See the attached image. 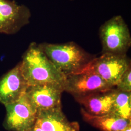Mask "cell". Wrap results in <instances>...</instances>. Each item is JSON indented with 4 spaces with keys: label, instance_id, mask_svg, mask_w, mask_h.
<instances>
[{
    "label": "cell",
    "instance_id": "14",
    "mask_svg": "<svg viewBox=\"0 0 131 131\" xmlns=\"http://www.w3.org/2000/svg\"><path fill=\"white\" fill-rule=\"evenodd\" d=\"M116 86L118 90L127 92H131V66L122 75Z\"/></svg>",
    "mask_w": 131,
    "mask_h": 131
},
{
    "label": "cell",
    "instance_id": "3",
    "mask_svg": "<svg viewBox=\"0 0 131 131\" xmlns=\"http://www.w3.org/2000/svg\"><path fill=\"white\" fill-rule=\"evenodd\" d=\"M102 54H126L131 45L130 30L121 16L108 19L99 29Z\"/></svg>",
    "mask_w": 131,
    "mask_h": 131
},
{
    "label": "cell",
    "instance_id": "15",
    "mask_svg": "<svg viewBox=\"0 0 131 131\" xmlns=\"http://www.w3.org/2000/svg\"><path fill=\"white\" fill-rule=\"evenodd\" d=\"M29 131H43V130L36 123H35L33 127Z\"/></svg>",
    "mask_w": 131,
    "mask_h": 131
},
{
    "label": "cell",
    "instance_id": "4",
    "mask_svg": "<svg viewBox=\"0 0 131 131\" xmlns=\"http://www.w3.org/2000/svg\"><path fill=\"white\" fill-rule=\"evenodd\" d=\"M130 66L126 54L104 53L98 57H94L81 70L92 71L108 84L115 87L122 75Z\"/></svg>",
    "mask_w": 131,
    "mask_h": 131
},
{
    "label": "cell",
    "instance_id": "1",
    "mask_svg": "<svg viewBox=\"0 0 131 131\" xmlns=\"http://www.w3.org/2000/svg\"><path fill=\"white\" fill-rule=\"evenodd\" d=\"M19 64L28 87L52 84L64 89L66 77L56 68L36 43H32L30 45Z\"/></svg>",
    "mask_w": 131,
    "mask_h": 131
},
{
    "label": "cell",
    "instance_id": "13",
    "mask_svg": "<svg viewBox=\"0 0 131 131\" xmlns=\"http://www.w3.org/2000/svg\"><path fill=\"white\" fill-rule=\"evenodd\" d=\"M111 114L131 120V92H123L116 89Z\"/></svg>",
    "mask_w": 131,
    "mask_h": 131
},
{
    "label": "cell",
    "instance_id": "16",
    "mask_svg": "<svg viewBox=\"0 0 131 131\" xmlns=\"http://www.w3.org/2000/svg\"><path fill=\"white\" fill-rule=\"evenodd\" d=\"M122 131H131V124L127 127L124 129H123Z\"/></svg>",
    "mask_w": 131,
    "mask_h": 131
},
{
    "label": "cell",
    "instance_id": "12",
    "mask_svg": "<svg viewBox=\"0 0 131 131\" xmlns=\"http://www.w3.org/2000/svg\"><path fill=\"white\" fill-rule=\"evenodd\" d=\"M83 118L85 122L102 131H122L131 124V120L118 117L113 114L94 116L81 109Z\"/></svg>",
    "mask_w": 131,
    "mask_h": 131
},
{
    "label": "cell",
    "instance_id": "10",
    "mask_svg": "<svg viewBox=\"0 0 131 131\" xmlns=\"http://www.w3.org/2000/svg\"><path fill=\"white\" fill-rule=\"evenodd\" d=\"M36 123L43 131H79V123L69 121L61 106L38 111Z\"/></svg>",
    "mask_w": 131,
    "mask_h": 131
},
{
    "label": "cell",
    "instance_id": "7",
    "mask_svg": "<svg viewBox=\"0 0 131 131\" xmlns=\"http://www.w3.org/2000/svg\"><path fill=\"white\" fill-rule=\"evenodd\" d=\"M30 10L27 6L12 0H0V33H18L30 23Z\"/></svg>",
    "mask_w": 131,
    "mask_h": 131
},
{
    "label": "cell",
    "instance_id": "6",
    "mask_svg": "<svg viewBox=\"0 0 131 131\" xmlns=\"http://www.w3.org/2000/svg\"><path fill=\"white\" fill-rule=\"evenodd\" d=\"M5 128L11 131H29L35 125L38 111L26 93L16 102L5 106Z\"/></svg>",
    "mask_w": 131,
    "mask_h": 131
},
{
    "label": "cell",
    "instance_id": "2",
    "mask_svg": "<svg viewBox=\"0 0 131 131\" xmlns=\"http://www.w3.org/2000/svg\"><path fill=\"white\" fill-rule=\"evenodd\" d=\"M38 46L66 77L81 70L94 58L73 42L44 43Z\"/></svg>",
    "mask_w": 131,
    "mask_h": 131
},
{
    "label": "cell",
    "instance_id": "5",
    "mask_svg": "<svg viewBox=\"0 0 131 131\" xmlns=\"http://www.w3.org/2000/svg\"><path fill=\"white\" fill-rule=\"evenodd\" d=\"M114 88L93 71L80 70L66 76L64 91L76 99L107 91Z\"/></svg>",
    "mask_w": 131,
    "mask_h": 131
},
{
    "label": "cell",
    "instance_id": "8",
    "mask_svg": "<svg viewBox=\"0 0 131 131\" xmlns=\"http://www.w3.org/2000/svg\"><path fill=\"white\" fill-rule=\"evenodd\" d=\"M64 89L61 86L44 84L29 86L26 94L37 111L61 106V95Z\"/></svg>",
    "mask_w": 131,
    "mask_h": 131
},
{
    "label": "cell",
    "instance_id": "9",
    "mask_svg": "<svg viewBox=\"0 0 131 131\" xmlns=\"http://www.w3.org/2000/svg\"><path fill=\"white\" fill-rule=\"evenodd\" d=\"M28 88L19 63L0 79V103L5 106L13 103L25 94Z\"/></svg>",
    "mask_w": 131,
    "mask_h": 131
},
{
    "label": "cell",
    "instance_id": "11",
    "mask_svg": "<svg viewBox=\"0 0 131 131\" xmlns=\"http://www.w3.org/2000/svg\"><path fill=\"white\" fill-rule=\"evenodd\" d=\"M116 89L92 94L76 98L84 110L94 116H103L111 113Z\"/></svg>",
    "mask_w": 131,
    "mask_h": 131
}]
</instances>
